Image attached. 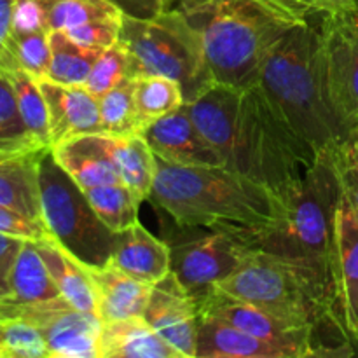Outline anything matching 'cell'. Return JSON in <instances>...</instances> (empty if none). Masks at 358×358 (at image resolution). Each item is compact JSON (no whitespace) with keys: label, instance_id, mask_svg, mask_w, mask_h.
I'll return each mask as SVG.
<instances>
[{"label":"cell","instance_id":"cell-1","mask_svg":"<svg viewBox=\"0 0 358 358\" xmlns=\"http://www.w3.org/2000/svg\"><path fill=\"white\" fill-rule=\"evenodd\" d=\"M192 121L215 147L222 166L282 192L299 180L317 154L294 135L257 83L212 84L187 101Z\"/></svg>","mask_w":358,"mask_h":358},{"label":"cell","instance_id":"cell-2","mask_svg":"<svg viewBox=\"0 0 358 358\" xmlns=\"http://www.w3.org/2000/svg\"><path fill=\"white\" fill-rule=\"evenodd\" d=\"M215 287L310 329L325 358L358 357L339 310L331 269L320 262L254 250L229 278Z\"/></svg>","mask_w":358,"mask_h":358},{"label":"cell","instance_id":"cell-3","mask_svg":"<svg viewBox=\"0 0 358 358\" xmlns=\"http://www.w3.org/2000/svg\"><path fill=\"white\" fill-rule=\"evenodd\" d=\"M171 7L201 35L213 84L226 86L254 84L271 45L306 21L266 0H175Z\"/></svg>","mask_w":358,"mask_h":358},{"label":"cell","instance_id":"cell-4","mask_svg":"<svg viewBox=\"0 0 358 358\" xmlns=\"http://www.w3.org/2000/svg\"><path fill=\"white\" fill-rule=\"evenodd\" d=\"M149 201L185 229L220 222L268 226L276 217L275 192L226 166H180L157 159Z\"/></svg>","mask_w":358,"mask_h":358},{"label":"cell","instance_id":"cell-5","mask_svg":"<svg viewBox=\"0 0 358 358\" xmlns=\"http://www.w3.org/2000/svg\"><path fill=\"white\" fill-rule=\"evenodd\" d=\"M318 37V27L308 20L290 28L271 45L255 80L294 135L317 156L346 140L322 90Z\"/></svg>","mask_w":358,"mask_h":358},{"label":"cell","instance_id":"cell-6","mask_svg":"<svg viewBox=\"0 0 358 358\" xmlns=\"http://www.w3.org/2000/svg\"><path fill=\"white\" fill-rule=\"evenodd\" d=\"M341 194L338 149L320 152L299 180L275 194L273 224L250 226L255 248L310 259L331 269L332 233Z\"/></svg>","mask_w":358,"mask_h":358},{"label":"cell","instance_id":"cell-7","mask_svg":"<svg viewBox=\"0 0 358 358\" xmlns=\"http://www.w3.org/2000/svg\"><path fill=\"white\" fill-rule=\"evenodd\" d=\"M119 41L131 59L133 77L164 76L177 80L185 103L213 84L201 35L175 7L149 20L124 16Z\"/></svg>","mask_w":358,"mask_h":358},{"label":"cell","instance_id":"cell-8","mask_svg":"<svg viewBox=\"0 0 358 358\" xmlns=\"http://www.w3.org/2000/svg\"><path fill=\"white\" fill-rule=\"evenodd\" d=\"M42 220L49 236L87 268L110 262L119 233L94 212L86 192L56 163L51 149L38 163Z\"/></svg>","mask_w":358,"mask_h":358},{"label":"cell","instance_id":"cell-9","mask_svg":"<svg viewBox=\"0 0 358 358\" xmlns=\"http://www.w3.org/2000/svg\"><path fill=\"white\" fill-rule=\"evenodd\" d=\"M206 229L208 233L184 234L168 241L170 271L194 296L229 278L248 254L257 250L250 226L220 222Z\"/></svg>","mask_w":358,"mask_h":358},{"label":"cell","instance_id":"cell-10","mask_svg":"<svg viewBox=\"0 0 358 358\" xmlns=\"http://www.w3.org/2000/svg\"><path fill=\"white\" fill-rule=\"evenodd\" d=\"M318 31L322 90L332 115L348 138L358 128V28L348 16H322Z\"/></svg>","mask_w":358,"mask_h":358},{"label":"cell","instance_id":"cell-11","mask_svg":"<svg viewBox=\"0 0 358 358\" xmlns=\"http://www.w3.org/2000/svg\"><path fill=\"white\" fill-rule=\"evenodd\" d=\"M0 320H23L44 338L49 358H100L103 322L63 297L37 304L0 303Z\"/></svg>","mask_w":358,"mask_h":358},{"label":"cell","instance_id":"cell-12","mask_svg":"<svg viewBox=\"0 0 358 358\" xmlns=\"http://www.w3.org/2000/svg\"><path fill=\"white\" fill-rule=\"evenodd\" d=\"M196 297L201 315L219 318L247 334L273 343L285 350L290 358H325L324 348L310 329L283 320L271 311L229 296L217 287Z\"/></svg>","mask_w":358,"mask_h":358},{"label":"cell","instance_id":"cell-13","mask_svg":"<svg viewBox=\"0 0 358 358\" xmlns=\"http://www.w3.org/2000/svg\"><path fill=\"white\" fill-rule=\"evenodd\" d=\"M143 318L184 358H196L201 320L198 297L189 292L173 273L152 285Z\"/></svg>","mask_w":358,"mask_h":358},{"label":"cell","instance_id":"cell-14","mask_svg":"<svg viewBox=\"0 0 358 358\" xmlns=\"http://www.w3.org/2000/svg\"><path fill=\"white\" fill-rule=\"evenodd\" d=\"M331 275L339 310L358 350V210L345 187L336 210Z\"/></svg>","mask_w":358,"mask_h":358},{"label":"cell","instance_id":"cell-15","mask_svg":"<svg viewBox=\"0 0 358 358\" xmlns=\"http://www.w3.org/2000/svg\"><path fill=\"white\" fill-rule=\"evenodd\" d=\"M142 135L161 161L180 166H222L219 152L192 121L187 105L157 119Z\"/></svg>","mask_w":358,"mask_h":358},{"label":"cell","instance_id":"cell-16","mask_svg":"<svg viewBox=\"0 0 358 358\" xmlns=\"http://www.w3.org/2000/svg\"><path fill=\"white\" fill-rule=\"evenodd\" d=\"M38 84L48 105L51 149L79 136L101 133L100 100L84 84L66 86L49 79H41Z\"/></svg>","mask_w":358,"mask_h":358},{"label":"cell","instance_id":"cell-17","mask_svg":"<svg viewBox=\"0 0 358 358\" xmlns=\"http://www.w3.org/2000/svg\"><path fill=\"white\" fill-rule=\"evenodd\" d=\"M108 264L126 275L154 285L170 275V245L138 222L121 231Z\"/></svg>","mask_w":358,"mask_h":358},{"label":"cell","instance_id":"cell-18","mask_svg":"<svg viewBox=\"0 0 358 358\" xmlns=\"http://www.w3.org/2000/svg\"><path fill=\"white\" fill-rule=\"evenodd\" d=\"M90 273L96 289L98 318L103 324L143 317L152 285L126 275L112 264L90 268Z\"/></svg>","mask_w":358,"mask_h":358},{"label":"cell","instance_id":"cell-19","mask_svg":"<svg viewBox=\"0 0 358 358\" xmlns=\"http://www.w3.org/2000/svg\"><path fill=\"white\" fill-rule=\"evenodd\" d=\"M196 358H290L273 343L240 331L219 318L201 315Z\"/></svg>","mask_w":358,"mask_h":358},{"label":"cell","instance_id":"cell-20","mask_svg":"<svg viewBox=\"0 0 358 358\" xmlns=\"http://www.w3.org/2000/svg\"><path fill=\"white\" fill-rule=\"evenodd\" d=\"M35 247L63 299L77 310L87 311L98 317L96 289H94L90 268L73 257L70 252H66L62 245L56 243L51 236L37 240Z\"/></svg>","mask_w":358,"mask_h":358},{"label":"cell","instance_id":"cell-21","mask_svg":"<svg viewBox=\"0 0 358 358\" xmlns=\"http://www.w3.org/2000/svg\"><path fill=\"white\" fill-rule=\"evenodd\" d=\"M101 147L117 170L122 184L128 185L140 203L152 192L157 173V157L143 135L114 136L100 133Z\"/></svg>","mask_w":358,"mask_h":358},{"label":"cell","instance_id":"cell-22","mask_svg":"<svg viewBox=\"0 0 358 358\" xmlns=\"http://www.w3.org/2000/svg\"><path fill=\"white\" fill-rule=\"evenodd\" d=\"M45 150H31L0 159V206L28 219L42 220L38 163Z\"/></svg>","mask_w":358,"mask_h":358},{"label":"cell","instance_id":"cell-23","mask_svg":"<svg viewBox=\"0 0 358 358\" xmlns=\"http://www.w3.org/2000/svg\"><path fill=\"white\" fill-rule=\"evenodd\" d=\"M56 163L83 191L107 184H121L117 170L101 147L100 133L79 136L51 149Z\"/></svg>","mask_w":358,"mask_h":358},{"label":"cell","instance_id":"cell-24","mask_svg":"<svg viewBox=\"0 0 358 358\" xmlns=\"http://www.w3.org/2000/svg\"><path fill=\"white\" fill-rule=\"evenodd\" d=\"M100 358H184L143 317L103 324Z\"/></svg>","mask_w":358,"mask_h":358},{"label":"cell","instance_id":"cell-25","mask_svg":"<svg viewBox=\"0 0 358 358\" xmlns=\"http://www.w3.org/2000/svg\"><path fill=\"white\" fill-rule=\"evenodd\" d=\"M0 72L10 83L16 96L17 108L27 124L28 131L42 147H49V117L45 98L41 91V84L31 73H28L16 62L9 49H6L0 59Z\"/></svg>","mask_w":358,"mask_h":358},{"label":"cell","instance_id":"cell-26","mask_svg":"<svg viewBox=\"0 0 358 358\" xmlns=\"http://www.w3.org/2000/svg\"><path fill=\"white\" fill-rule=\"evenodd\" d=\"M56 297H62V294L52 276L49 275L35 247V241L27 240L14 262L13 275H10V294L0 303L24 306V304L44 303Z\"/></svg>","mask_w":358,"mask_h":358},{"label":"cell","instance_id":"cell-27","mask_svg":"<svg viewBox=\"0 0 358 358\" xmlns=\"http://www.w3.org/2000/svg\"><path fill=\"white\" fill-rule=\"evenodd\" d=\"M185 105L180 83L164 76L135 77V107L140 135L157 119L171 114Z\"/></svg>","mask_w":358,"mask_h":358},{"label":"cell","instance_id":"cell-28","mask_svg":"<svg viewBox=\"0 0 358 358\" xmlns=\"http://www.w3.org/2000/svg\"><path fill=\"white\" fill-rule=\"evenodd\" d=\"M49 45H51V62L45 79L66 86L86 83L94 62L101 55L98 51L80 48L62 30H51Z\"/></svg>","mask_w":358,"mask_h":358},{"label":"cell","instance_id":"cell-29","mask_svg":"<svg viewBox=\"0 0 358 358\" xmlns=\"http://www.w3.org/2000/svg\"><path fill=\"white\" fill-rule=\"evenodd\" d=\"M41 149L49 147H42L28 131L17 108L13 86L0 72V159Z\"/></svg>","mask_w":358,"mask_h":358},{"label":"cell","instance_id":"cell-30","mask_svg":"<svg viewBox=\"0 0 358 358\" xmlns=\"http://www.w3.org/2000/svg\"><path fill=\"white\" fill-rule=\"evenodd\" d=\"M87 199L94 212L115 233L128 229L138 222V210L142 203L135 198L131 189L126 184H107L87 189Z\"/></svg>","mask_w":358,"mask_h":358},{"label":"cell","instance_id":"cell-31","mask_svg":"<svg viewBox=\"0 0 358 358\" xmlns=\"http://www.w3.org/2000/svg\"><path fill=\"white\" fill-rule=\"evenodd\" d=\"M100 100L101 133L114 136L140 135L135 107V77L124 80Z\"/></svg>","mask_w":358,"mask_h":358},{"label":"cell","instance_id":"cell-32","mask_svg":"<svg viewBox=\"0 0 358 358\" xmlns=\"http://www.w3.org/2000/svg\"><path fill=\"white\" fill-rule=\"evenodd\" d=\"M122 17L124 13L108 0H56L48 13L49 28L62 31H69L94 21H112Z\"/></svg>","mask_w":358,"mask_h":358},{"label":"cell","instance_id":"cell-33","mask_svg":"<svg viewBox=\"0 0 358 358\" xmlns=\"http://www.w3.org/2000/svg\"><path fill=\"white\" fill-rule=\"evenodd\" d=\"M128 79H133L131 59L122 42L119 41L98 56L84 87L96 98H101Z\"/></svg>","mask_w":358,"mask_h":358},{"label":"cell","instance_id":"cell-34","mask_svg":"<svg viewBox=\"0 0 358 358\" xmlns=\"http://www.w3.org/2000/svg\"><path fill=\"white\" fill-rule=\"evenodd\" d=\"M51 30L37 31H10L7 49L16 58V62L37 80L45 79L51 62V45H49Z\"/></svg>","mask_w":358,"mask_h":358},{"label":"cell","instance_id":"cell-35","mask_svg":"<svg viewBox=\"0 0 358 358\" xmlns=\"http://www.w3.org/2000/svg\"><path fill=\"white\" fill-rule=\"evenodd\" d=\"M124 20V17H122ZM122 20H112V21H94V23L83 24V27L72 28V30L65 31L76 44L80 48H86L90 51L103 52L108 48L115 45L121 37V27Z\"/></svg>","mask_w":358,"mask_h":358},{"label":"cell","instance_id":"cell-36","mask_svg":"<svg viewBox=\"0 0 358 358\" xmlns=\"http://www.w3.org/2000/svg\"><path fill=\"white\" fill-rule=\"evenodd\" d=\"M48 13L49 7L41 0H14L10 31L51 30Z\"/></svg>","mask_w":358,"mask_h":358},{"label":"cell","instance_id":"cell-37","mask_svg":"<svg viewBox=\"0 0 358 358\" xmlns=\"http://www.w3.org/2000/svg\"><path fill=\"white\" fill-rule=\"evenodd\" d=\"M0 233L31 241L49 236L45 224L42 220L28 219V217L13 212L9 208H3V206H0Z\"/></svg>","mask_w":358,"mask_h":358},{"label":"cell","instance_id":"cell-38","mask_svg":"<svg viewBox=\"0 0 358 358\" xmlns=\"http://www.w3.org/2000/svg\"><path fill=\"white\" fill-rule=\"evenodd\" d=\"M24 241L27 240L0 233V301L10 294V275Z\"/></svg>","mask_w":358,"mask_h":358},{"label":"cell","instance_id":"cell-39","mask_svg":"<svg viewBox=\"0 0 358 358\" xmlns=\"http://www.w3.org/2000/svg\"><path fill=\"white\" fill-rule=\"evenodd\" d=\"M358 7V0H297L301 16H348Z\"/></svg>","mask_w":358,"mask_h":358},{"label":"cell","instance_id":"cell-40","mask_svg":"<svg viewBox=\"0 0 358 358\" xmlns=\"http://www.w3.org/2000/svg\"><path fill=\"white\" fill-rule=\"evenodd\" d=\"M124 13V16L149 20L170 9L171 0H108Z\"/></svg>","mask_w":358,"mask_h":358},{"label":"cell","instance_id":"cell-41","mask_svg":"<svg viewBox=\"0 0 358 358\" xmlns=\"http://www.w3.org/2000/svg\"><path fill=\"white\" fill-rule=\"evenodd\" d=\"M338 163H339V171H341V180L343 187L348 192V196L352 198V201L355 203L358 210V166L353 163L346 161L345 157L339 154L338 150Z\"/></svg>","mask_w":358,"mask_h":358},{"label":"cell","instance_id":"cell-42","mask_svg":"<svg viewBox=\"0 0 358 358\" xmlns=\"http://www.w3.org/2000/svg\"><path fill=\"white\" fill-rule=\"evenodd\" d=\"M14 0H0V59L9 44L10 28H13Z\"/></svg>","mask_w":358,"mask_h":358},{"label":"cell","instance_id":"cell-43","mask_svg":"<svg viewBox=\"0 0 358 358\" xmlns=\"http://www.w3.org/2000/svg\"><path fill=\"white\" fill-rule=\"evenodd\" d=\"M338 150L346 161H350V163H353L355 166H358V128L350 133L346 142L343 143Z\"/></svg>","mask_w":358,"mask_h":358},{"label":"cell","instance_id":"cell-44","mask_svg":"<svg viewBox=\"0 0 358 358\" xmlns=\"http://www.w3.org/2000/svg\"><path fill=\"white\" fill-rule=\"evenodd\" d=\"M266 2L273 3V6L280 7V9H283V10H287V13L294 14V16L301 17V20H306V17L301 16L299 9H297V0H266Z\"/></svg>","mask_w":358,"mask_h":358},{"label":"cell","instance_id":"cell-45","mask_svg":"<svg viewBox=\"0 0 358 358\" xmlns=\"http://www.w3.org/2000/svg\"><path fill=\"white\" fill-rule=\"evenodd\" d=\"M348 17H350V20H352V23L358 28V7H357L355 10H353L352 14H348Z\"/></svg>","mask_w":358,"mask_h":358},{"label":"cell","instance_id":"cell-46","mask_svg":"<svg viewBox=\"0 0 358 358\" xmlns=\"http://www.w3.org/2000/svg\"><path fill=\"white\" fill-rule=\"evenodd\" d=\"M41 2H44V3H45V6H48V7H51V6H52V3H55V2H56V0H41Z\"/></svg>","mask_w":358,"mask_h":358},{"label":"cell","instance_id":"cell-47","mask_svg":"<svg viewBox=\"0 0 358 358\" xmlns=\"http://www.w3.org/2000/svg\"><path fill=\"white\" fill-rule=\"evenodd\" d=\"M175 2V0H171V3H173Z\"/></svg>","mask_w":358,"mask_h":358}]
</instances>
